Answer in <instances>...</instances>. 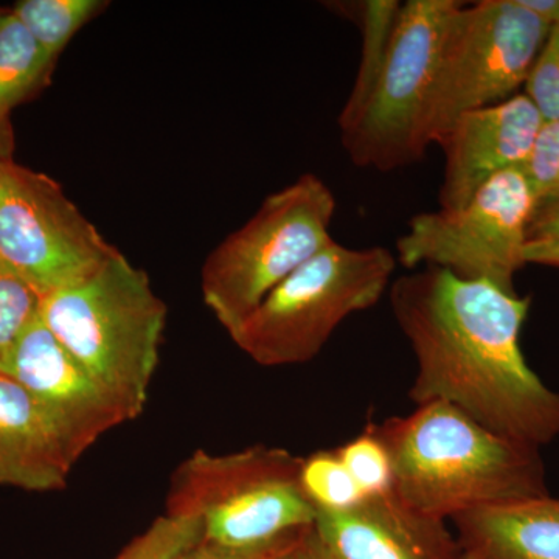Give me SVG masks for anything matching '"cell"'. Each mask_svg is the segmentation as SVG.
<instances>
[{
  "mask_svg": "<svg viewBox=\"0 0 559 559\" xmlns=\"http://www.w3.org/2000/svg\"><path fill=\"white\" fill-rule=\"evenodd\" d=\"M390 307L409 342L417 374L409 399L441 401L485 428L539 448L559 437V392L522 353L530 297L440 267L390 285Z\"/></svg>",
  "mask_w": 559,
  "mask_h": 559,
  "instance_id": "cell-1",
  "label": "cell"
},
{
  "mask_svg": "<svg viewBox=\"0 0 559 559\" xmlns=\"http://www.w3.org/2000/svg\"><path fill=\"white\" fill-rule=\"evenodd\" d=\"M388 447L393 491L439 520L549 495L535 447L511 440L441 401L374 423Z\"/></svg>",
  "mask_w": 559,
  "mask_h": 559,
  "instance_id": "cell-2",
  "label": "cell"
},
{
  "mask_svg": "<svg viewBox=\"0 0 559 559\" xmlns=\"http://www.w3.org/2000/svg\"><path fill=\"white\" fill-rule=\"evenodd\" d=\"M167 314L148 274L119 252L90 278L43 297L39 318L138 419L159 366Z\"/></svg>",
  "mask_w": 559,
  "mask_h": 559,
  "instance_id": "cell-3",
  "label": "cell"
},
{
  "mask_svg": "<svg viewBox=\"0 0 559 559\" xmlns=\"http://www.w3.org/2000/svg\"><path fill=\"white\" fill-rule=\"evenodd\" d=\"M300 463L264 444L230 454L194 451L173 473L167 514L198 521L202 539L237 549L305 532L318 510L301 488Z\"/></svg>",
  "mask_w": 559,
  "mask_h": 559,
  "instance_id": "cell-4",
  "label": "cell"
},
{
  "mask_svg": "<svg viewBox=\"0 0 559 559\" xmlns=\"http://www.w3.org/2000/svg\"><path fill=\"white\" fill-rule=\"evenodd\" d=\"M396 264L382 246L353 249L331 241L272 289L229 336L259 366L310 362L345 319L377 307Z\"/></svg>",
  "mask_w": 559,
  "mask_h": 559,
  "instance_id": "cell-5",
  "label": "cell"
},
{
  "mask_svg": "<svg viewBox=\"0 0 559 559\" xmlns=\"http://www.w3.org/2000/svg\"><path fill=\"white\" fill-rule=\"evenodd\" d=\"M337 202L319 176L305 173L261 202L255 215L210 252L202 299L231 333L283 280L331 241Z\"/></svg>",
  "mask_w": 559,
  "mask_h": 559,
  "instance_id": "cell-6",
  "label": "cell"
},
{
  "mask_svg": "<svg viewBox=\"0 0 559 559\" xmlns=\"http://www.w3.org/2000/svg\"><path fill=\"white\" fill-rule=\"evenodd\" d=\"M459 0H409L401 7L392 43L369 97L348 127L342 146L359 168L400 170L425 159L426 114L441 40Z\"/></svg>",
  "mask_w": 559,
  "mask_h": 559,
  "instance_id": "cell-7",
  "label": "cell"
},
{
  "mask_svg": "<svg viewBox=\"0 0 559 559\" xmlns=\"http://www.w3.org/2000/svg\"><path fill=\"white\" fill-rule=\"evenodd\" d=\"M549 32L520 0L460 3L444 28L426 114L430 145L463 114L513 97Z\"/></svg>",
  "mask_w": 559,
  "mask_h": 559,
  "instance_id": "cell-8",
  "label": "cell"
},
{
  "mask_svg": "<svg viewBox=\"0 0 559 559\" xmlns=\"http://www.w3.org/2000/svg\"><path fill=\"white\" fill-rule=\"evenodd\" d=\"M536 204L522 168L500 173L463 207L412 216L396 240V261L406 270L440 267L516 293L514 277L527 264V230Z\"/></svg>",
  "mask_w": 559,
  "mask_h": 559,
  "instance_id": "cell-9",
  "label": "cell"
},
{
  "mask_svg": "<svg viewBox=\"0 0 559 559\" xmlns=\"http://www.w3.org/2000/svg\"><path fill=\"white\" fill-rule=\"evenodd\" d=\"M119 252L57 180L0 159V259L40 296L90 278Z\"/></svg>",
  "mask_w": 559,
  "mask_h": 559,
  "instance_id": "cell-10",
  "label": "cell"
},
{
  "mask_svg": "<svg viewBox=\"0 0 559 559\" xmlns=\"http://www.w3.org/2000/svg\"><path fill=\"white\" fill-rule=\"evenodd\" d=\"M0 371L27 389L83 454L109 430L132 421L120 400L70 355L40 318L24 331Z\"/></svg>",
  "mask_w": 559,
  "mask_h": 559,
  "instance_id": "cell-11",
  "label": "cell"
},
{
  "mask_svg": "<svg viewBox=\"0 0 559 559\" xmlns=\"http://www.w3.org/2000/svg\"><path fill=\"white\" fill-rule=\"evenodd\" d=\"M543 123L525 94L460 116L437 143L444 153L440 209L463 207L489 179L524 168Z\"/></svg>",
  "mask_w": 559,
  "mask_h": 559,
  "instance_id": "cell-12",
  "label": "cell"
},
{
  "mask_svg": "<svg viewBox=\"0 0 559 559\" xmlns=\"http://www.w3.org/2000/svg\"><path fill=\"white\" fill-rule=\"evenodd\" d=\"M314 532L336 559H459L463 551L447 521L407 506L395 491L318 511Z\"/></svg>",
  "mask_w": 559,
  "mask_h": 559,
  "instance_id": "cell-13",
  "label": "cell"
},
{
  "mask_svg": "<svg viewBox=\"0 0 559 559\" xmlns=\"http://www.w3.org/2000/svg\"><path fill=\"white\" fill-rule=\"evenodd\" d=\"M83 455L58 419L0 371V487L61 491Z\"/></svg>",
  "mask_w": 559,
  "mask_h": 559,
  "instance_id": "cell-14",
  "label": "cell"
},
{
  "mask_svg": "<svg viewBox=\"0 0 559 559\" xmlns=\"http://www.w3.org/2000/svg\"><path fill=\"white\" fill-rule=\"evenodd\" d=\"M462 550L480 559H559V498L514 500L452 520Z\"/></svg>",
  "mask_w": 559,
  "mask_h": 559,
  "instance_id": "cell-15",
  "label": "cell"
},
{
  "mask_svg": "<svg viewBox=\"0 0 559 559\" xmlns=\"http://www.w3.org/2000/svg\"><path fill=\"white\" fill-rule=\"evenodd\" d=\"M53 62L13 11H0V124L46 84Z\"/></svg>",
  "mask_w": 559,
  "mask_h": 559,
  "instance_id": "cell-16",
  "label": "cell"
},
{
  "mask_svg": "<svg viewBox=\"0 0 559 559\" xmlns=\"http://www.w3.org/2000/svg\"><path fill=\"white\" fill-rule=\"evenodd\" d=\"M349 20L359 25L362 33L360 44V60L355 84L344 109H342L340 130L348 127L359 112L360 106L369 97L374 81L380 75L385 58H388L393 31L399 21L403 3L396 0H364V2L348 3Z\"/></svg>",
  "mask_w": 559,
  "mask_h": 559,
  "instance_id": "cell-17",
  "label": "cell"
},
{
  "mask_svg": "<svg viewBox=\"0 0 559 559\" xmlns=\"http://www.w3.org/2000/svg\"><path fill=\"white\" fill-rule=\"evenodd\" d=\"M108 5L105 0H21L13 14L55 61L75 33Z\"/></svg>",
  "mask_w": 559,
  "mask_h": 559,
  "instance_id": "cell-18",
  "label": "cell"
},
{
  "mask_svg": "<svg viewBox=\"0 0 559 559\" xmlns=\"http://www.w3.org/2000/svg\"><path fill=\"white\" fill-rule=\"evenodd\" d=\"M300 485L318 511L352 509L367 498L336 450L312 452L308 457H301Z\"/></svg>",
  "mask_w": 559,
  "mask_h": 559,
  "instance_id": "cell-19",
  "label": "cell"
},
{
  "mask_svg": "<svg viewBox=\"0 0 559 559\" xmlns=\"http://www.w3.org/2000/svg\"><path fill=\"white\" fill-rule=\"evenodd\" d=\"M43 296L0 259V367L39 318Z\"/></svg>",
  "mask_w": 559,
  "mask_h": 559,
  "instance_id": "cell-20",
  "label": "cell"
},
{
  "mask_svg": "<svg viewBox=\"0 0 559 559\" xmlns=\"http://www.w3.org/2000/svg\"><path fill=\"white\" fill-rule=\"evenodd\" d=\"M336 452L364 495L393 491L392 460L374 423H369L359 436L345 441Z\"/></svg>",
  "mask_w": 559,
  "mask_h": 559,
  "instance_id": "cell-21",
  "label": "cell"
},
{
  "mask_svg": "<svg viewBox=\"0 0 559 559\" xmlns=\"http://www.w3.org/2000/svg\"><path fill=\"white\" fill-rule=\"evenodd\" d=\"M201 539L200 522L165 513L114 559H179Z\"/></svg>",
  "mask_w": 559,
  "mask_h": 559,
  "instance_id": "cell-22",
  "label": "cell"
},
{
  "mask_svg": "<svg viewBox=\"0 0 559 559\" xmlns=\"http://www.w3.org/2000/svg\"><path fill=\"white\" fill-rule=\"evenodd\" d=\"M525 95L544 121L559 120V22L551 25L546 43L530 70Z\"/></svg>",
  "mask_w": 559,
  "mask_h": 559,
  "instance_id": "cell-23",
  "label": "cell"
},
{
  "mask_svg": "<svg viewBox=\"0 0 559 559\" xmlns=\"http://www.w3.org/2000/svg\"><path fill=\"white\" fill-rule=\"evenodd\" d=\"M536 202L559 198V120L544 121L527 164L524 165ZM536 204V205H538Z\"/></svg>",
  "mask_w": 559,
  "mask_h": 559,
  "instance_id": "cell-24",
  "label": "cell"
},
{
  "mask_svg": "<svg viewBox=\"0 0 559 559\" xmlns=\"http://www.w3.org/2000/svg\"><path fill=\"white\" fill-rule=\"evenodd\" d=\"M308 530L285 536V538L271 544H264V546L246 547V549L219 546V544L201 539L179 559H296L301 539Z\"/></svg>",
  "mask_w": 559,
  "mask_h": 559,
  "instance_id": "cell-25",
  "label": "cell"
},
{
  "mask_svg": "<svg viewBox=\"0 0 559 559\" xmlns=\"http://www.w3.org/2000/svg\"><path fill=\"white\" fill-rule=\"evenodd\" d=\"M527 237L528 241L559 237V198L536 205L530 219Z\"/></svg>",
  "mask_w": 559,
  "mask_h": 559,
  "instance_id": "cell-26",
  "label": "cell"
},
{
  "mask_svg": "<svg viewBox=\"0 0 559 559\" xmlns=\"http://www.w3.org/2000/svg\"><path fill=\"white\" fill-rule=\"evenodd\" d=\"M525 263L559 267V237L528 241L525 246Z\"/></svg>",
  "mask_w": 559,
  "mask_h": 559,
  "instance_id": "cell-27",
  "label": "cell"
},
{
  "mask_svg": "<svg viewBox=\"0 0 559 559\" xmlns=\"http://www.w3.org/2000/svg\"><path fill=\"white\" fill-rule=\"evenodd\" d=\"M296 559H336V557L320 540L318 533L312 527L305 533L299 550H297Z\"/></svg>",
  "mask_w": 559,
  "mask_h": 559,
  "instance_id": "cell-28",
  "label": "cell"
},
{
  "mask_svg": "<svg viewBox=\"0 0 559 559\" xmlns=\"http://www.w3.org/2000/svg\"><path fill=\"white\" fill-rule=\"evenodd\" d=\"M521 5L532 11L540 21L551 25L559 22V0H520Z\"/></svg>",
  "mask_w": 559,
  "mask_h": 559,
  "instance_id": "cell-29",
  "label": "cell"
},
{
  "mask_svg": "<svg viewBox=\"0 0 559 559\" xmlns=\"http://www.w3.org/2000/svg\"><path fill=\"white\" fill-rule=\"evenodd\" d=\"M13 150V139H11L10 123L0 124V159L11 157Z\"/></svg>",
  "mask_w": 559,
  "mask_h": 559,
  "instance_id": "cell-30",
  "label": "cell"
},
{
  "mask_svg": "<svg viewBox=\"0 0 559 559\" xmlns=\"http://www.w3.org/2000/svg\"><path fill=\"white\" fill-rule=\"evenodd\" d=\"M459 559H480L479 557H476V555L469 554V551H462V555H460Z\"/></svg>",
  "mask_w": 559,
  "mask_h": 559,
  "instance_id": "cell-31",
  "label": "cell"
}]
</instances>
